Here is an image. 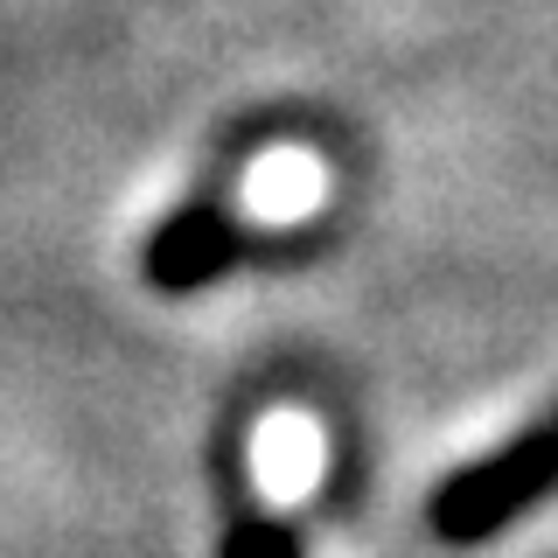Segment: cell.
Instances as JSON below:
<instances>
[{"label":"cell","mask_w":558,"mask_h":558,"mask_svg":"<svg viewBox=\"0 0 558 558\" xmlns=\"http://www.w3.org/2000/svg\"><path fill=\"white\" fill-rule=\"evenodd\" d=\"M551 488H558V405L545 418H531V426H523L510 447H496L488 461L447 475L433 488L426 523L447 545H482V537L510 531L517 517H531Z\"/></svg>","instance_id":"1"},{"label":"cell","mask_w":558,"mask_h":558,"mask_svg":"<svg viewBox=\"0 0 558 558\" xmlns=\"http://www.w3.org/2000/svg\"><path fill=\"white\" fill-rule=\"evenodd\" d=\"M314 461H322V447H314V426H301V418H272L258 433V475L279 502H293L314 482Z\"/></svg>","instance_id":"2"},{"label":"cell","mask_w":558,"mask_h":558,"mask_svg":"<svg viewBox=\"0 0 558 558\" xmlns=\"http://www.w3.org/2000/svg\"><path fill=\"white\" fill-rule=\"evenodd\" d=\"M244 196L258 203V217H301V209L322 196V168L307 154H272L244 174Z\"/></svg>","instance_id":"3"},{"label":"cell","mask_w":558,"mask_h":558,"mask_svg":"<svg viewBox=\"0 0 558 558\" xmlns=\"http://www.w3.org/2000/svg\"><path fill=\"white\" fill-rule=\"evenodd\" d=\"M223 558H293V531L279 517H244L231 531V545H223Z\"/></svg>","instance_id":"4"}]
</instances>
